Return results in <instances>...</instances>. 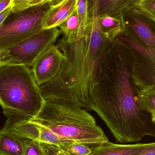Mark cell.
<instances>
[{
	"instance_id": "cell-20",
	"label": "cell",
	"mask_w": 155,
	"mask_h": 155,
	"mask_svg": "<svg viewBox=\"0 0 155 155\" xmlns=\"http://www.w3.org/2000/svg\"><path fill=\"white\" fill-rule=\"evenodd\" d=\"M24 155H48L42 143L38 140L25 139V147Z\"/></svg>"
},
{
	"instance_id": "cell-8",
	"label": "cell",
	"mask_w": 155,
	"mask_h": 155,
	"mask_svg": "<svg viewBox=\"0 0 155 155\" xmlns=\"http://www.w3.org/2000/svg\"><path fill=\"white\" fill-rule=\"evenodd\" d=\"M124 22V35L146 49L155 50V23L135 8L122 15Z\"/></svg>"
},
{
	"instance_id": "cell-2",
	"label": "cell",
	"mask_w": 155,
	"mask_h": 155,
	"mask_svg": "<svg viewBox=\"0 0 155 155\" xmlns=\"http://www.w3.org/2000/svg\"><path fill=\"white\" fill-rule=\"evenodd\" d=\"M98 10V2H93L90 29L85 37L71 42L63 37L58 41L57 45L63 54L64 60L57 75L40 87L45 100H71L87 111L93 110L94 87L112 44L101 31Z\"/></svg>"
},
{
	"instance_id": "cell-17",
	"label": "cell",
	"mask_w": 155,
	"mask_h": 155,
	"mask_svg": "<svg viewBox=\"0 0 155 155\" xmlns=\"http://www.w3.org/2000/svg\"><path fill=\"white\" fill-rule=\"evenodd\" d=\"M37 125L38 126L39 133L37 140L41 143L48 144L56 147L76 143L73 141L67 140L65 138L59 136L58 135L56 134L51 130L44 127Z\"/></svg>"
},
{
	"instance_id": "cell-29",
	"label": "cell",
	"mask_w": 155,
	"mask_h": 155,
	"mask_svg": "<svg viewBox=\"0 0 155 155\" xmlns=\"http://www.w3.org/2000/svg\"><path fill=\"white\" fill-rule=\"evenodd\" d=\"M154 18H155V17H154Z\"/></svg>"
},
{
	"instance_id": "cell-18",
	"label": "cell",
	"mask_w": 155,
	"mask_h": 155,
	"mask_svg": "<svg viewBox=\"0 0 155 155\" xmlns=\"http://www.w3.org/2000/svg\"><path fill=\"white\" fill-rule=\"evenodd\" d=\"M138 103L142 110L151 113L155 110V87L140 89L138 93Z\"/></svg>"
},
{
	"instance_id": "cell-3",
	"label": "cell",
	"mask_w": 155,
	"mask_h": 155,
	"mask_svg": "<svg viewBox=\"0 0 155 155\" xmlns=\"http://www.w3.org/2000/svg\"><path fill=\"white\" fill-rule=\"evenodd\" d=\"M32 122L59 136L92 149L109 141L94 117L81 105L66 99H45Z\"/></svg>"
},
{
	"instance_id": "cell-15",
	"label": "cell",
	"mask_w": 155,
	"mask_h": 155,
	"mask_svg": "<svg viewBox=\"0 0 155 155\" xmlns=\"http://www.w3.org/2000/svg\"><path fill=\"white\" fill-rule=\"evenodd\" d=\"M91 1L78 0L77 12L79 27L77 40L85 37L88 33L91 24Z\"/></svg>"
},
{
	"instance_id": "cell-23",
	"label": "cell",
	"mask_w": 155,
	"mask_h": 155,
	"mask_svg": "<svg viewBox=\"0 0 155 155\" xmlns=\"http://www.w3.org/2000/svg\"><path fill=\"white\" fill-rule=\"evenodd\" d=\"M42 144L48 155H67L54 146L45 143H42Z\"/></svg>"
},
{
	"instance_id": "cell-27",
	"label": "cell",
	"mask_w": 155,
	"mask_h": 155,
	"mask_svg": "<svg viewBox=\"0 0 155 155\" xmlns=\"http://www.w3.org/2000/svg\"><path fill=\"white\" fill-rule=\"evenodd\" d=\"M12 5V0H0V12Z\"/></svg>"
},
{
	"instance_id": "cell-10",
	"label": "cell",
	"mask_w": 155,
	"mask_h": 155,
	"mask_svg": "<svg viewBox=\"0 0 155 155\" xmlns=\"http://www.w3.org/2000/svg\"><path fill=\"white\" fill-rule=\"evenodd\" d=\"M77 4L78 0H59L51 3L42 19V30L59 27L77 10Z\"/></svg>"
},
{
	"instance_id": "cell-24",
	"label": "cell",
	"mask_w": 155,
	"mask_h": 155,
	"mask_svg": "<svg viewBox=\"0 0 155 155\" xmlns=\"http://www.w3.org/2000/svg\"><path fill=\"white\" fill-rule=\"evenodd\" d=\"M13 9L12 5L7 7L2 12H0V25H2L11 14L12 13Z\"/></svg>"
},
{
	"instance_id": "cell-9",
	"label": "cell",
	"mask_w": 155,
	"mask_h": 155,
	"mask_svg": "<svg viewBox=\"0 0 155 155\" xmlns=\"http://www.w3.org/2000/svg\"><path fill=\"white\" fill-rule=\"evenodd\" d=\"M64 55L57 45L42 54L31 67L39 87L52 81L60 71Z\"/></svg>"
},
{
	"instance_id": "cell-14",
	"label": "cell",
	"mask_w": 155,
	"mask_h": 155,
	"mask_svg": "<svg viewBox=\"0 0 155 155\" xmlns=\"http://www.w3.org/2000/svg\"><path fill=\"white\" fill-rule=\"evenodd\" d=\"M100 28L105 37L110 42L123 34L125 31L123 16L114 17L104 15L99 16Z\"/></svg>"
},
{
	"instance_id": "cell-26",
	"label": "cell",
	"mask_w": 155,
	"mask_h": 155,
	"mask_svg": "<svg viewBox=\"0 0 155 155\" xmlns=\"http://www.w3.org/2000/svg\"><path fill=\"white\" fill-rule=\"evenodd\" d=\"M54 0H33L29 4L28 8L33 6L43 5L45 4L50 3Z\"/></svg>"
},
{
	"instance_id": "cell-21",
	"label": "cell",
	"mask_w": 155,
	"mask_h": 155,
	"mask_svg": "<svg viewBox=\"0 0 155 155\" xmlns=\"http://www.w3.org/2000/svg\"><path fill=\"white\" fill-rule=\"evenodd\" d=\"M135 8L144 15L155 17V0H142Z\"/></svg>"
},
{
	"instance_id": "cell-22",
	"label": "cell",
	"mask_w": 155,
	"mask_h": 155,
	"mask_svg": "<svg viewBox=\"0 0 155 155\" xmlns=\"http://www.w3.org/2000/svg\"><path fill=\"white\" fill-rule=\"evenodd\" d=\"M33 0H12V14L17 13L28 9L29 4Z\"/></svg>"
},
{
	"instance_id": "cell-4",
	"label": "cell",
	"mask_w": 155,
	"mask_h": 155,
	"mask_svg": "<svg viewBox=\"0 0 155 155\" xmlns=\"http://www.w3.org/2000/svg\"><path fill=\"white\" fill-rule=\"evenodd\" d=\"M45 101L30 67L0 66V103L6 117L5 125L32 121L42 108Z\"/></svg>"
},
{
	"instance_id": "cell-28",
	"label": "cell",
	"mask_w": 155,
	"mask_h": 155,
	"mask_svg": "<svg viewBox=\"0 0 155 155\" xmlns=\"http://www.w3.org/2000/svg\"><path fill=\"white\" fill-rule=\"evenodd\" d=\"M151 115H152V119L153 122L155 124V110L151 113Z\"/></svg>"
},
{
	"instance_id": "cell-11",
	"label": "cell",
	"mask_w": 155,
	"mask_h": 155,
	"mask_svg": "<svg viewBox=\"0 0 155 155\" xmlns=\"http://www.w3.org/2000/svg\"><path fill=\"white\" fill-rule=\"evenodd\" d=\"M152 144H118L108 141L92 149V152L87 155H135Z\"/></svg>"
},
{
	"instance_id": "cell-7",
	"label": "cell",
	"mask_w": 155,
	"mask_h": 155,
	"mask_svg": "<svg viewBox=\"0 0 155 155\" xmlns=\"http://www.w3.org/2000/svg\"><path fill=\"white\" fill-rule=\"evenodd\" d=\"M147 16L155 23L154 17ZM115 40L123 44L131 51L133 57L132 75L135 84L140 89L155 87V50L140 46L124 34Z\"/></svg>"
},
{
	"instance_id": "cell-12",
	"label": "cell",
	"mask_w": 155,
	"mask_h": 155,
	"mask_svg": "<svg viewBox=\"0 0 155 155\" xmlns=\"http://www.w3.org/2000/svg\"><path fill=\"white\" fill-rule=\"evenodd\" d=\"M25 139L3 127L0 132V155H24Z\"/></svg>"
},
{
	"instance_id": "cell-6",
	"label": "cell",
	"mask_w": 155,
	"mask_h": 155,
	"mask_svg": "<svg viewBox=\"0 0 155 155\" xmlns=\"http://www.w3.org/2000/svg\"><path fill=\"white\" fill-rule=\"evenodd\" d=\"M50 3L33 6L14 14L0 25V50L8 48L42 30V21Z\"/></svg>"
},
{
	"instance_id": "cell-1",
	"label": "cell",
	"mask_w": 155,
	"mask_h": 155,
	"mask_svg": "<svg viewBox=\"0 0 155 155\" xmlns=\"http://www.w3.org/2000/svg\"><path fill=\"white\" fill-rule=\"evenodd\" d=\"M133 57L118 41L112 42L93 90V110L105 122L117 142H137L147 136L155 137L151 113L138 103L139 87L132 77Z\"/></svg>"
},
{
	"instance_id": "cell-19",
	"label": "cell",
	"mask_w": 155,
	"mask_h": 155,
	"mask_svg": "<svg viewBox=\"0 0 155 155\" xmlns=\"http://www.w3.org/2000/svg\"><path fill=\"white\" fill-rule=\"evenodd\" d=\"M56 147L67 155H87L93 149L85 145L76 143Z\"/></svg>"
},
{
	"instance_id": "cell-13",
	"label": "cell",
	"mask_w": 155,
	"mask_h": 155,
	"mask_svg": "<svg viewBox=\"0 0 155 155\" xmlns=\"http://www.w3.org/2000/svg\"><path fill=\"white\" fill-rule=\"evenodd\" d=\"M142 0H99V15L122 16L126 12L136 7Z\"/></svg>"
},
{
	"instance_id": "cell-25",
	"label": "cell",
	"mask_w": 155,
	"mask_h": 155,
	"mask_svg": "<svg viewBox=\"0 0 155 155\" xmlns=\"http://www.w3.org/2000/svg\"><path fill=\"white\" fill-rule=\"evenodd\" d=\"M135 155H155V142L149 147Z\"/></svg>"
},
{
	"instance_id": "cell-16",
	"label": "cell",
	"mask_w": 155,
	"mask_h": 155,
	"mask_svg": "<svg viewBox=\"0 0 155 155\" xmlns=\"http://www.w3.org/2000/svg\"><path fill=\"white\" fill-rule=\"evenodd\" d=\"M58 27L63 34V37L66 41L71 42L77 41L79 27L77 10Z\"/></svg>"
},
{
	"instance_id": "cell-5",
	"label": "cell",
	"mask_w": 155,
	"mask_h": 155,
	"mask_svg": "<svg viewBox=\"0 0 155 155\" xmlns=\"http://www.w3.org/2000/svg\"><path fill=\"white\" fill-rule=\"evenodd\" d=\"M62 33L58 27L42 30L14 45L0 50V66L22 65L31 68L42 54L54 45Z\"/></svg>"
}]
</instances>
